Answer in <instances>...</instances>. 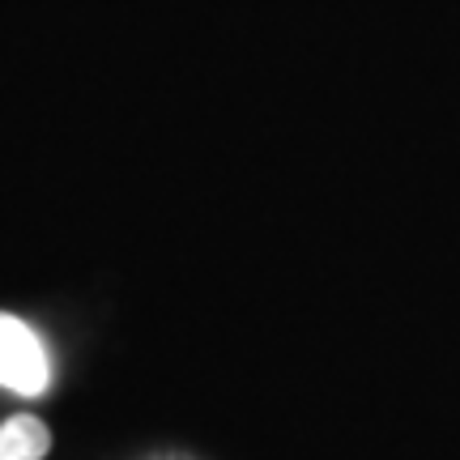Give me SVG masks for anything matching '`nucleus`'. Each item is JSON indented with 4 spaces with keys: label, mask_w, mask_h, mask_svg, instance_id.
I'll return each mask as SVG.
<instances>
[{
    "label": "nucleus",
    "mask_w": 460,
    "mask_h": 460,
    "mask_svg": "<svg viewBox=\"0 0 460 460\" xmlns=\"http://www.w3.org/2000/svg\"><path fill=\"white\" fill-rule=\"evenodd\" d=\"M0 388L17 396H34L48 388V354L31 324L0 315Z\"/></svg>",
    "instance_id": "1"
},
{
    "label": "nucleus",
    "mask_w": 460,
    "mask_h": 460,
    "mask_svg": "<svg viewBox=\"0 0 460 460\" xmlns=\"http://www.w3.org/2000/svg\"><path fill=\"white\" fill-rule=\"evenodd\" d=\"M51 447L48 422H39L31 413H17L0 427V460H43Z\"/></svg>",
    "instance_id": "2"
}]
</instances>
